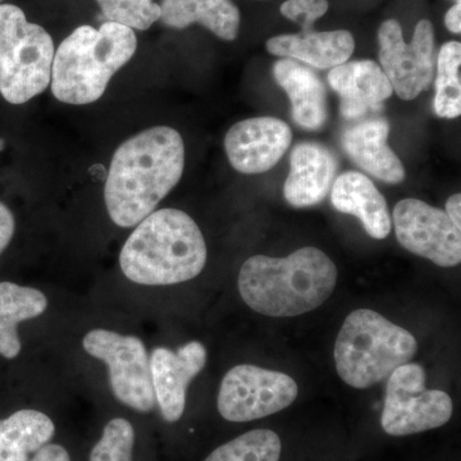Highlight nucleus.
Masks as SVG:
<instances>
[{
    "label": "nucleus",
    "mask_w": 461,
    "mask_h": 461,
    "mask_svg": "<svg viewBox=\"0 0 461 461\" xmlns=\"http://www.w3.org/2000/svg\"><path fill=\"white\" fill-rule=\"evenodd\" d=\"M16 230L14 213L9 211L7 205L0 203V254L5 250L11 242Z\"/></svg>",
    "instance_id": "nucleus-28"
},
{
    "label": "nucleus",
    "mask_w": 461,
    "mask_h": 461,
    "mask_svg": "<svg viewBox=\"0 0 461 461\" xmlns=\"http://www.w3.org/2000/svg\"><path fill=\"white\" fill-rule=\"evenodd\" d=\"M53 39L27 21L23 9L0 5V94L11 104H25L50 86Z\"/></svg>",
    "instance_id": "nucleus-6"
},
{
    "label": "nucleus",
    "mask_w": 461,
    "mask_h": 461,
    "mask_svg": "<svg viewBox=\"0 0 461 461\" xmlns=\"http://www.w3.org/2000/svg\"><path fill=\"white\" fill-rule=\"evenodd\" d=\"M297 393L299 387L290 375L242 364L224 375L218 393V411L235 423L262 420L288 408Z\"/></svg>",
    "instance_id": "nucleus-9"
},
{
    "label": "nucleus",
    "mask_w": 461,
    "mask_h": 461,
    "mask_svg": "<svg viewBox=\"0 0 461 461\" xmlns=\"http://www.w3.org/2000/svg\"><path fill=\"white\" fill-rule=\"evenodd\" d=\"M446 213L453 221L455 226L461 230V195L455 194L446 202Z\"/></svg>",
    "instance_id": "nucleus-31"
},
{
    "label": "nucleus",
    "mask_w": 461,
    "mask_h": 461,
    "mask_svg": "<svg viewBox=\"0 0 461 461\" xmlns=\"http://www.w3.org/2000/svg\"><path fill=\"white\" fill-rule=\"evenodd\" d=\"M330 200L341 213L359 218L371 238L382 240L390 235L393 222L386 200L362 173H342L333 184Z\"/></svg>",
    "instance_id": "nucleus-17"
},
{
    "label": "nucleus",
    "mask_w": 461,
    "mask_h": 461,
    "mask_svg": "<svg viewBox=\"0 0 461 461\" xmlns=\"http://www.w3.org/2000/svg\"><path fill=\"white\" fill-rule=\"evenodd\" d=\"M273 56L302 60L320 69H332L344 65L355 50L354 36L345 30L327 32H303L280 35L267 41Z\"/></svg>",
    "instance_id": "nucleus-18"
},
{
    "label": "nucleus",
    "mask_w": 461,
    "mask_h": 461,
    "mask_svg": "<svg viewBox=\"0 0 461 461\" xmlns=\"http://www.w3.org/2000/svg\"><path fill=\"white\" fill-rule=\"evenodd\" d=\"M2 2H3V0H0V3H2Z\"/></svg>",
    "instance_id": "nucleus-32"
},
{
    "label": "nucleus",
    "mask_w": 461,
    "mask_h": 461,
    "mask_svg": "<svg viewBox=\"0 0 461 461\" xmlns=\"http://www.w3.org/2000/svg\"><path fill=\"white\" fill-rule=\"evenodd\" d=\"M135 429L129 420L115 418L103 430L102 438L91 450L89 461H132Z\"/></svg>",
    "instance_id": "nucleus-26"
},
{
    "label": "nucleus",
    "mask_w": 461,
    "mask_h": 461,
    "mask_svg": "<svg viewBox=\"0 0 461 461\" xmlns=\"http://www.w3.org/2000/svg\"><path fill=\"white\" fill-rule=\"evenodd\" d=\"M160 11V21L173 29L200 23L223 41L239 35L241 18L230 0H162Z\"/></svg>",
    "instance_id": "nucleus-20"
},
{
    "label": "nucleus",
    "mask_w": 461,
    "mask_h": 461,
    "mask_svg": "<svg viewBox=\"0 0 461 461\" xmlns=\"http://www.w3.org/2000/svg\"><path fill=\"white\" fill-rule=\"evenodd\" d=\"M329 81L341 96V114L346 120H357L384 108V100L393 90L381 67L373 60L346 62L332 68Z\"/></svg>",
    "instance_id": "nucleus-14"
},
{
    "label": "nucleus",
    "mask_w": 461,
    "mask_h": 461,
    "mask_svg": "<svg viewBox=\"0 0 461 461\" xmlns=\"http://www.w3.org/2000/svg\"><path fill=\"white\" fill-rule=\"evenodd\" d=\"M136 50L138 38L130 27L109 21L99 29L77 27L54 53L51 93L66 104L96 102Z\"/></svg>",
    "instance_id": "nucleus-4"
},
{
    "label": "nucleus",
    "mask_w": 461,
    "mask_h": 461,
    "mask_svg": "<svg viewBox=\"0 0 461 461\" xmlns=\"http://www.w3.org/2000/svg\"><path fill=\"white\" fill-rule=\"evenodd\" d=\"M273 75L291 100L295 122L304 129L320 130L327 120L326 89L321 78L290 58L278 60Z\"/></svg>",
    "instance_id": "nucleus-19"
},
{
    "label": "nucleus",
    "mask_w": 461,
    "mask_h": 461,
    "mask_svg": "<svg viewBox=\"0 0 461 461\" xmlns=\"http://www.w3.org/2000/svg\"><path fill=\"white\" fill-rule=\"evenodd\" d=\"M290 166L284 187L288 204L295 208L320 204L335 178L338 169L335 156L323 145L303 142L294 148Z\"/></svg>",
    "instance_id": "nucleus-15"
},
{
    "label": "nucleus",
    "mask_w": 461,
    "mask_h": 461,
    "mask_svg": "<svg viewBox=\"0 0 461 461\" xmlns=\"http://www.w3.org/2000/svg\"><path fill=\"white\" fill-rule=\"evenodd\" d=\"M291 141L293 132L284 121L257 117L233 124L224 139V148L236 171L258 175L277 165Z\"/></svg>",
    "instance_id": "nucleus-12"
},
{
    "label": "nucleus",
    "mask_w": 461,
    "mask_h": 461,
    "mask_svg": "<svg viewBox=\"0 0 461 461\" xmlns=\"http://www.w3.org/2000/svg\"><path fill=\"white\" fill-rule=\"evenodd\" d=\"M184 168V140L171 127H151L124 141L105 180L111 220L123 229L138 226L180 182Z\"/></svg>",
    "instance_id": "nucleus-1"
},
{
    "label": "nucleus",
    "mask_w": 461,
    "mask_h": 461,
    "mask_svg": "<svg viewBox=\"0 0 461 461\" xmlns=\"http://www.w3.org/2000/svg\"><path fill=\"white\" fill-rule=\"evenodd\" d=\"M396 238L406 250L438 267L461 262L460 229L447 213L418 199H403L393 209Z\"/></svg>",
    "instance_id": "nucleus-11"
},
{
    "label": "nucleus",
    "mask_w": 461,
    "mask_h": 461,
    "mask_svg": "<svg viewBox=\"0 0 461 461\" xmlns=\"http://www.w3.org/2000/svg\"><path fill=\"white\" fill-rule=\"evenodd\" d=\"M379 60L393 90L403 100L417 98L429 87L435 71V30L429 20L415 27L406 44L399 21L387 20L378 32Z\"/></svg>",
    "instance_id": "nucleus-10"
},
{
    "label": "nucleus",
    "mask_w": 461,
    "mask_h": 461,
    "mask_svg": "<svg viewBox=\"0 0 461 461\" xmlns=\"http://www.w3.org/2000/svg\"><path fill=\"white\" fill-rule=\"evenodd\" d=\"M85 351L107 364L109 382L118 402L149 412L156 405L150 366L144 342L108 330H93L83 339Z\"/></svg>",
    "instance_id": "nucleus-8"
},
{
    "label": "nucleus",
    "mask_w": 461,
    "mask_h": 461,
    "mask_svg": "<svg viewBox=\"0 0 461 461\" xmlns=\"http://www.w3.org/2000/svg\"><path fill=\"white\" fill-rule=\"evenodd\" d=\"M460 65V42H446L437 58L435 112L438 117L456 118L461 114Z\"/></svg>",
    "instance_id": "nucleus-23"
},
{
    "label": "nucleus",
    "mask_w": 461,
    "mask_h": 461,
    "mask_svg": "<svg viewBox=\"0 0 461 461\" xmlns=\"http://www.w3.org/2000/svg\"><path fill=\"white\" fill-rule=\"evenodd\" d=\"M338 282V268L320 249H299L286 258L254 256L242 264L239 291L249 308L275 318L320 308Z\"/></svg>",
    "instance_id": "nucleus-2"
},
{
    "label": "nucleus",
    "mask_w": 461,
    "mask_h": 461,
    "mask_svg": "<svg viewBox=\"0 0 461 461\" xmlns=\"http://www.w3.org/2000/svg\"><path fill=\"white\" fill-rule=\"evenodd\" d=\"M208 250L198 224L185 212L154 211L124 242L120 266L127 280L145 286H168L198 277Z\"/></svg>",
    "instance_id": "nucleus-3"
},
{
    "label": "nucleus",
    "mask_w": 461,
    "mask_h": 461,
    "mask_svg": "<svg viewBox=\"0 0 461 461\" xmlns=\"http://www.w3.org/2000/svg\"><path fill=\"white\" fill-rule=\"evenodd\" d=\"M48 299L36 288L0 282V355L14 359L21 353L18 324L47 311Z\"/></svg>",
    "instance_id": "nucleus-21"
},
{
    "label": "nucleus",
    "mask_w": 461,
    "mask_h": 461,
    "mask_svg": "<svg viewBox=\"0 0 461 461\" xmlns=\"http://www.w3.org/2000/svg\"><path fill=\"white\" fill-rule=\"evenodd\" d=\"M451 397L441 390H427L426 372L420 364L406 363L387 378L381 426L390 436L417 435L445 426L453 417Z\"/></svg>",
    "instance_id": "nucleus-7"
},
{
    "label": "nucleus",
    "mask_w": 461,
    "mask_h": 461,
    "mask_svg": "<svg viewBox=\"0 0 461 461\" xmlns=\"http://www.w3.org/2000/svg\"><path fill=\"white\" fill-rule=\"evenodd\" d=\"M56 426L47 414L32 409L0 420V461H29L30 455L50 444Z\"/></svg>",
    "instance_id": "nucleus-22"
},
{
    "label": "nucleus",
    "mask_w": 461,
    "mask_h": 461,
    "mask_svg": "<svg viewBox=\"0 0 461 461\" xmlns=\"http://www.w3.org/2000/svg\"><path fill=\"white\" fill-rule=\"evenodd\" d=\"M29 461H71V457L63 446L47 444L36 451Z\"/></svg>",
    "instance_id": "nucleus-29"
},
{
    "label": "nucleus",
    "mask_w": 461,
    "mask_h": 461,
    "mask_svg": "<svg viewBox=\"0 0 461 461\" xmlns=\"http://www.w3.org/2000/svg\"><path fill=\"white\" fill-rule=\"evenodd\" d=\"M387 121L382 118L364 121L346 130L342 147L364 171L378 180L399 184L405 178L402 160L387 145Z\"/></svg>",
    "instance_id": "nucleus-16"
},
{
    "label": "nucleus",
    "mask_w": 461,
    "mask_h": 461,
    "mask_svg": "<svg viewBox=\"0 0 461 461\" xmlns=\"http://www.w3.org/2000/svg\"><path fill=\"white\" fill-rule=\"evenodd\" d=\"M445 25L451 32H461V0H457L456 5L448 9L445 16Z\"/></svg>",
    "instance_id": "nucleus-30"
},
{
    "label": "nucleus",
    "mask_w": 461,
    "mask_h": 461,
    "mask_svg": "<svg viewBox=\"0 0 461 461\" xmlns=\"http://www.w3.org/2000/svg\"><path fill=\"white\" fill-rule=\"evenodd\" d=\"M327 0H286L281 5V14L303 27V32H313L314 23L329 11Z\"/></svg>",
    "instance_id": "nucleus-27"
},
{
    "label": "nucleus",
    "mask_w": 461,
    "mask_h": 461,
    "mask_svg": "<svg viewBox=\"0 0 461 461\" xmlns=\"http://www.w3.org/2000/svg\"><path fill=\"white\" fill-rule=\"evenodd\" d=\"M208 354L204 345L191 341L177 351L154 348L149 357L154 395L168 423L180 420L186 406L190 382L204 369Z\"/></svg>",
    "instance_id": "nucleus-13"
},
{
    "label": "nucleus",
    "mask_w": 461,
    "mask_h": 461,
    "mask_svg": "<svg viewBox=\"0 0 461 461\" xmlns=\"http://www.w3.org/2000/svg\"><path fill=\"white\" fill-rule=\"evenodd\" d=\"M280 436L271 429H254L215 448L204 461H280Z\"/></svg>",
    "instance_id": "nucleus-24"
},
{
    "label": "nucleus",
    "mask_w": 461,
    "mask_h": 461,
    "mask_svg": "<svg viewBox=\"0 0 461 461\" xmlns=\"http://www.w3.org/2000/svg\"><path fill=\"white\" fill-rule=\"evenodd\" d=\"M96 3L109 23L140 32L150 29L162 14L160 5L153 0H96Z\"/></svg>",
    "instance_id": "nucleus-25"
},
{
    "label": "nucleus",
    "mask_w": 461,
    "mask_h": 461,
    "mask_svg": "<svg viewBox=\"0 0 461 461\" xmlns=\"http://www.w3.org/2000/svg\"><path fill=\"white\" fill-rule=\"evenodd\" d=\"M417 351V339L408 330L372 309H357L348 315L336 339V369L348 386L366 390L411 363Z\"/></svg>",
    "instance_id": "nucleus-5"
}]
</instances>
